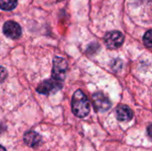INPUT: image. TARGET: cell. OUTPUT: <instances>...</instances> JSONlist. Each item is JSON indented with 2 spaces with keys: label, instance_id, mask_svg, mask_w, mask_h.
Instances as JSON below:
<instances>
[{
  "label": "cell",
  "instance_id": "obj_1",
  "mask_svg": "<svg viewBox=\"0 0 152 151\" xmlns=\"http://www.w3.org/2000/svg\"><path fill=\"white\" fill-rule=\"evenodd\" d=\"M72 112L77 117H86L90 112V105L87 97L81 91L75 92L72 97Z\"/></svg>",
  "mask_w": 152,
  "mask_h": 151
},
{
  "label": "cell",
  "instance_id": "obj_2",
  "mask_svg": "<svg viewBox=\"0 0 152 151\" xmlns=\"http://www.w3.org/2000/svg\"><path fill=\"white\" fill-rule=\"evenodd\" d=\"M68 70V62L61 57H55L53 61L52 76L55 81H63Z\"/></svg>",
  "mask_w": 152,
  "mask_h": 151
},
{
  "label": "cell",
  "instance_id": "obj_3",
  "mask_svg": "<svg viewBox=\"0 0 152 151\" xmlns=\"http://www.w3.org/2000/svg\"><path fill=\"white\" fill-rule=\"evenodd\" d=\"M124 35L120 31H110L105 35L104 42L108 48L110 49H118L124 43Z\"/></svg>",
  "mask_w": 152,
  "mask_h": 151
},
{
  "label": "cell",
  "instance_id": "obj_4",
  "mask_svg": "<svg viewBox=\"0 0 152 151\" xmlns=\"http://www.w3.org/2000/svg\"><path fill=\"white\" fill-rule=\"evenodd\" d=\"M61 86H62V85L60 82L55 81L54 79H48V80L43 81L37 86V92L41 94L48 95V94L56 93L57 91H59L61 88Z\"/></svg>",
  "mask_w": 152,
  "mask_h": 151
},
{
  "label": "cell",
  "instance_id": "obj_5",
  "mask_svg": "<svg viewBox=\"0 0 152 151\" xmlns=\"http://www.w3.org/2000/svg\"><path fill=\"white\" fill-rule=\"evenodd\" d=\"M93 104L94 109L98 112L107 111L111 107L109 98L102 93H96L93 95Z\"/></svg>",
  "mask_w": 152,
  "mask_h": 151
},
{
  "label": "cell",
  "instance_id": "obj_6",
  "mask_svg": "<svg viewBox=\"0 0 152 151\" xmlns=\"http://www.w3.org/2000/svg\"><path fill=\"white\" fill-rule=\"evenodd\" d=\"M3 32L7 37L17 39L21 36V28L17 22L13 20H8L3 26Z\"/></svg>",
  "mask_w": 152,
  "mask_h": 151
},
{
  "label": "cell",
  "instance_id": "obj_7",
  "mask_svg": "<svg viewBox=\"0 0 152 151\" xmlns=\"http://www.w3.org/2000/svg\"><path fill=\"white\" fill-rule=\"evenodd\" d=\"M117 118L120 122H127L133 118V111L126 105H120L116 110Z\"/></svg>",
  "mask_w": 152,
  "mask_h": 151
},
{
  "label": "cell",
  "instance_id": "obj_8",
  "mask_svg": "<svg viewBox=\"0 0 152 151\" xmlns=\"http://www.w3.org/2000/svg\"><path fill=\"white\" fill-rule=\"evenodd\" d=\"M23 139H24V142L26 143V145H28L30 148H36L41 142V136L34 131L27 132L24 134Z\"/></svg>",
  "mask_w": 152,
  "mask_h": 151
},
{
  "label": "cell",
  "instance_id": "obj_9",
  "mask_svg": "<svg viewBox=\"0 0 152 151\" xmlns=\"http://www.w3.org/2000/svg\"><path fill=\"white\" fill-rule=\"evenodd\" d=\"M17 6V0H0V8L4 11H12Z\"/></svg>",
  "mask_w": 152,
  "mask_h": 151
},
{
  "label": "cell",
  "instance_id": "obj_10",
  "mask_svg": "<svg viewBox=\"0 0 152 151\" xmlns=\"http://www.w3.org/2000/svg\"><path fill=\"white\" fill-rule=\"evenodd\" d=\"M143 43L148 47L151 48L152 45V33L151 30H148L143 36Z\"/></svg>",
  "mask_w": 152,
  "mask_h": 151
},
{
  "label": "cell",
  "instance_id": "obj_11",
  "mask_svg": "<svg viewBox=\"0 0 152 151\" xmlns=\"http://www.w3.org/2000/svg\"><path fill=\"white\" fill-rule=\"evenodd\" d=\"M6 76H7L6 69L4 68H3V67H0V83L3 82L5 79Z\"/></svg>",
  "mask_w": 152,
  "mask_h": 151
},
{
  "label": "cell",
  "instance_id": "obj_12",
  "mask_svg": "<svg viewBox=\"0 0 152 151\" xmlns=\"http://www.w3.org/2000/svg\"><path fill=\"white\" fill-rule=\"evenodd\" d=\"M0 151H6V150H5L3 146H1V145H0Z\"/></svg>",
  "mask_w": 152,
  "mask_h": 151
}]
</instances>
